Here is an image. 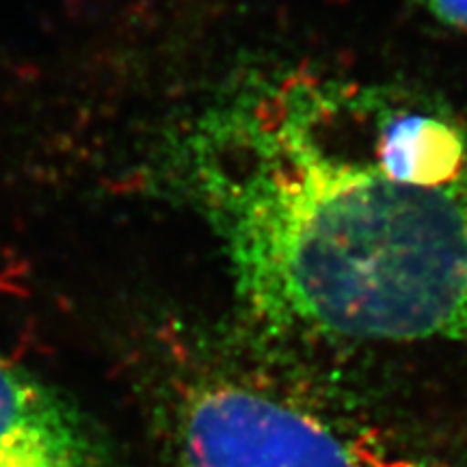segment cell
Returning a JSON list of instances; mask_svg holds the SVG:
<instances>
[{
  "mask_svg": "<svg viewBox=\"0 0 467 467\" xmlns=\"http://www.w3.org/2000/svg\"><path fill=\"white\" fill-rule=\"evenodd\" d=\"M161 162L262 337L467 348V117L451 104L271 69L210 102Z\"/></svg>",
  "mask_w": 467,
  "mask_h": 467,
  "instance_id": "cell-1",
  "label": "cell"
},
{
  "mask_svg": "<svg viewBox=\"0 0 467 467\" xmlns=\"http://www.w3.org/2000/svg\"><path fill=\"white\" fill-rule=\"evenodd\" d=\"M169 467H381L364 429L271 361L191 342L150 370Z\"/></svg>",
  "mask_w": 467,
  "mask_h": 467,
  "instance_id": "cell-2",
  "label": "cell"
},
{
  "mask_svg": "<svg viewBox=\"0 0 467 467\" xmlns=\"http://www.w3.org/2000/svg\"><path fill=\"white\" fill-rule=\"evenodd\" d=\"M0 467H109L80 411L0 355Z\"/></svg>",
  "mask_w": 467,
  "mask_h": 467,
  "instance_id": "cell-3",
  "label": "cell"
},
{
  "mask_svg": "<svg viewBox=\"0 0 467 467\" xmlns=\"http://www.w3.org/2000/svg\"><path fill=\"white\" fill-rule=\"evenodd\" d=\"M416 3L443 26L467 33V0H416Z\"/></svg>",
  "mask_w": 467,
  "mask_h": 467,
  "instance_id": "cell-4",
  "label": "cell"
}]
</instances>
